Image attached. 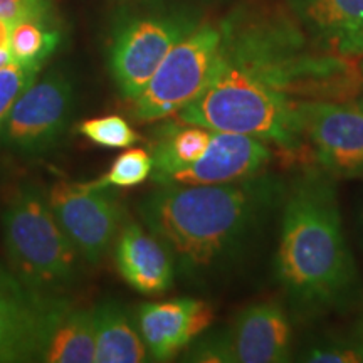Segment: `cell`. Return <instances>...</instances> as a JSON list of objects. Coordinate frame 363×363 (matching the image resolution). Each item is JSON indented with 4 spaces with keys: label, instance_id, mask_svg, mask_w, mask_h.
Returning <instances> with one entry per match:
<instances>
[{
    "label": "cell",
    "instance_id": "cell-1",
    "mask_svg": "<svg viewBox=\"0 0 363 363\" xmlns=\"http://www.w3.org/2000/svg\"><path fill=\"white\" fill-rule=\"evenodd\" d=\"M220 27L222 57L293 101H352L363 93L360 59L318 48L288 7L247 4Z\"/></svg>",
    "mask_w": 363,
    "mask_h": 363
},
{
    "label": "cell",
    "instance_id": "cell-2",
    "mask_svg": "<svg viewBox=\"0 0 363 363\" xmlns=\"http://www.w3.org/2000/svg\"><path fill=\"white\" fill-rule=\"evenodd\" d=\"M281 195L269 175L222 185L165 184L140 203L143 224L185 274H201L233 256Z\"/></svg>",
    "mask_w": 363,
    "mask_h": 363
},
{
    "label": "cell",
    "instance_id": "cell-3",
    "mask_svg": "<svg viewBox=\"0 0 363 363\" xmlns=\"http://www.w3.org/2000/svg\"><path fill=\"white\" fill-rule=\"evenodd\" d=\"M276 278L293 301L306 308L337 305L357 281L333 184L318 174L301 177L284 203Z\"/></svg>",
    "mask_w": 363,
    "mask_h": 363
},
{
    "label": "cell",
    "instance_id": "cell-4",
    "mask_svg": "<svg viewBox=\"0 0 363 363\" xmlns=\"http://www.w3.org/2000/svg\"><path fill=\"white\" fill-rule=\"evenodd\" d=\"M175 116L182 123L211 131L259 138L291 157H298L308 148L301 130L299 103L254 79L222 57V52L208 84Z\"/></svg>",
    "mask_w": 363,
    "mask_h": 363
},
{
    "label": "cell",
    "instance_id": "cell-5",
    "mask_svg": "<svg viewBox=\"0 0 363 363\" xmlns=\"http://www.w3.org/2000/svg\"><path fill=\"white\" fill-rule=\"evenodd\" d=\"M2 222L9 269L27 288L59 296L78 279L81 254L57 222L43 189L19 185Z\"/></svg>",
    "mask_w": 363,
    "mask_h": 363
},
{
    "label": "cell",
    "instance_id": "cell-6",
    "mask_svg": "<svg viewBox=\"0 0 363 363\" xmlns=\"http://www.w3.org/2000/svg\"><path fill=\"white\" fill-rule=\"evenodd\" d=\"M199 24L194 12L167 6H152L121 17L113 30L108 65L123 98L133 101L167 54Z\"/></svg>",
    "mask_w": 363,
    "mask_h": 363
},
{
    "label": "cell",
    "instance_id": "cell-7",
    "mask_svg": "<svg viewBox=\"0 0 363 363\" xmlns=\"http://www.w3.org/2000/svg\"><path fill=\"white\" fill-rule=\"evenodd\" d=\"M220 52V24L201 22L167 54L148 84L131 101L133 116L152 123L184 110L212 79Z\"/></svg>",
    "mask_w": 363,
    "mask_h": 363
},
{
    "label": "cell",
    "instance_id": "cell-8",
    "mask_svg": "<svg viewBox=\"0 0 363 363\" xmlns=\"http://www.w3.org/2000/svg\"><path fill=\"white\" fill-rule=\"evenodd\" d=\"M293 328L283 308L257 303L240 311L227 330L195 345L190 362L281 363L291 357Z\"/></svg>",
    "mask_w": 363,
    "mask_h": 363
},
{
    "label": "cell",
    "instance_id": "cell-9",
    "mask_svg": "<svg viewBox=\"0 0 363 363\" xmlns=\"http://www.w3.org/2000/svg\"><path fill=\"white\" fill-rule=\"evenodd\" d=\"M72 108L71 79L62 72H51L21 94L0 133V142L21 155H43L62 138Z\"/></svg>",
    "mask_w": 363,
    "mask_h": 363
},
{
    "label": "cell",
    "instance_id": "cell-10",
    "mask_svg": "<svg viewBox=\"0 0 363 363\" xmlns=\"http://www.w3.org/2000/svg\"><path fill=\"white\" fill-rule=\"evenodd\" d=\"M45 195L81 256L91 264L101 261L120 224V206L110 189L94 182L59 180Z\"/></svg>",
    "mask_w": 363,
    "mask_h": 363
},
{
    "label": "cell",
    "instance_id": "cell-11",
    "mask_svg": "<svg viewBox=\"0 0 363 363\" xmlns=\"http://www.w3.org/2000/svg\"><path fill=\"white\" fill-rule=\"evenodd\" d=\"M308 150L325 172L335 177L363 174V103H299Z\"/></svg>",
    "mask_w": 363,
    "mask_h": 363
},
{
    "label": "cell",
    "instance_id": "cell-12",
    "mask_svg": "<svg viewBox=\"0 0 363 363\" xmlns=\"http://www.w3.org/2000/svg\"><path fill=\"white\" fill-rule=\"evenodd\" d=\"M61 296L27 288L0 266V363L39 362L43 343Z\"/></svg>",
    "mask_w": 363,
    "mask_h": 363
},
{
    "label": "cell",
    "instance_id": "cell-13",
    "mask_svg": "<svg viewBox=\"0 0 363 363\" xmlns=\"http://www.w3.org/2000/svg\"><path fill=\"white\" fill-rule=\"evenodd\" d=\"M136 321L148 355L157 362H169L212 325L214 308L195 298L145 303L138 308Z\"/></svg>",
    "mask_w": 363,
    "mask_h": 363
},
{
    "label": "cell",
    "instance_id": "cell-14",
    "mask_svg": "<svg viewBox=\"0 0 363 363\" xmlns=\"http://www.w3.org/2000/svg\"><path fill=\"white\" fill-rule=\"evenodd\" d=\"M271 158L272 150L269 145L259 138L227 131H212L211 142L203 155L187 169L172 175L167 184H235L261 175Z\"/></svg>",
    "mask_w": 363,
    "mask_h": 363
},
{
    "label": "cell",
    "instance_id": "cell-15",
    "mask_svg": "<svg viewBox=\"0 0 363 363\" xmlns=\"http://www.w3.org/2000/svg\"><path fill=\"white\" fill-rule=\"evenodd\" d=\"M286 7L318 48L363 59V0H286Z\"/></svg>",
    "mask_w": 363,
    "mask_h": 363
},
{
    "label": "cell",
    "instance_id": "cell-16",
    "mask_svg": "<svg viewBox=\"0 0 363 363\" xmlns=\"http://www.w3.org/2000/svg\"><path fill=\"white\" fill-rule=\"evenodd\" d=\"M118 272L135 291L162 294L174 283V257L150 230L136 222L123 227L115 246Z\"/></svg>",
    "mask_w": 363,
    "mask_h": 363
},
{
    "label": "cell",
    "instance_id": "cell-17",
    "mask_svg": "<svg viewBox=\"0 0 363 363\" xmlns=\"http://www.w3.org/2000/svg\"><path fill=\"white\" fill-rule=\"evenodd\" d=\"M94 357V308H74L62 299L49 323L39 362L91 363Z\"/></svg>",
    "mask_w": 363,
    "mask_h": 363
},
{
    "label": "cell",
    "instance_id": "cell-18",
    "mask_svg": "<svg viewBox=\"0 0 363 363\" xmlns=\"http://www.w3.org/2000/svg\"><path fill=\"white\" fill-rule=\"evenodd\" d=\"M94 363H142L148 352L142 335L121 305L103 301L94 308Z\"/></svg>",
    "mask_w": 363,
    "mask_h": 363
},
{
    "label": "cell",
    "instance_id": "cell-19",
    "mask_svg": "<svg viewBox=\"0 0 363 363\" xmlns=\"http://www.w3.org/2000/svg\"><path fill=\"white\" fill-rule=\"evenodd\" d=\"M211 133V130L202 126L182 123V121L177 125H167L152 152V179L163 185L177 172L187 169L189 165L197 162L208 147Z\"/></svg>",
    "mask_w": 363,
    "mask_h": 363
},
{
    "label": "cell",
    "instance_id": "cell-20",
    "mask_svg": "<svg viewBox=\"0 0 363 363\" xmlns=\"http://www.w3.org/2000/svg\"><path fill=\"white\" fill-rule=\"evenodd\" d=\"M59 43L61 33L51 21H19L11 26L9 52L13 62L40 69L56 51Z\"/></svg>",
    "mask_w": 363,
    "mask_h": 363
},
{
    "label": "cell",
    "instance_id": "cell-21",
    "mask_svg": "<svg viewBox=\"0 0 363 363\" xmlns=\"http://www.w3.org/2000/svg\"><path fill=\"white\" fill-rule=\"evenodd\" d=\"M152 153L143 148H130L118 155L116 160L111 163L110 170L98 180H94V184L108 189L136 187V185L147 182V179L152 177Z\"/></svg>",
    "mask_w": 363,
    "mask_h": 363
},
{
    "label": "cell",
    "instance_id": "cell-22",
    "mask_svg": "<svg viewBox=\"0 0 363 363\" xmlns=\"http://www.w3.org/2000/svg\"><path fill=\"white\" fill-rule=\"evenodd\" d=\"M78 131L91 143L104 148H128L140 140L133 126L118 115L89 118L81 121Z\"/></svg>",
    "mask_w": 363,
    "mask_h": 363
},
{
    "label": "cell",
    "instance_id": "cell-23",
    "mask_svg": "<svg viewBox=\"0 0 363 363\" xmlns=\"http://www.w3.org/2000/svg\"><path fill=\"white\" fill-rule=\"evenodd\" d=\"M40 69L19 65V62H9L7 66L0 67V133L7 123L13 104L24 91L34 83Z\"/></svg>",
    "mask_w": 363,
    "mask_h": 363
},
{
    "label": "cell",
    "instance_id": "cell-24",
    "mask_svg": "<svg viewBox=\"0 0 363 363\" xmlns=\"http://www.w3.org/2000/svg\"><path fill=\"white\" fill-rule=\"evenodd\" d=\"M0 19L9 24L35 19L52 22L51 0H0Z\"/></svg>",
    "mask_w": 363,
    "mask_h": 363
},
{
    "label": "cell",
    "instance_id": "cell-25",
    "mask_svg": "<svg viewBox=\"0 0 363 363\" xmlns=\"http://www.w3.org/2000/svg\"><path fill=\"white\" fill-rule=\"evenodd\" d=\"M303 360L313 363H362L363 343H330L326 347H316L305 355Z\"/></svg>",
    "mask_w": 363,
    "mask_h": 363
},
{
    "label": "cell",
    "instance_id": "cell-26",
    "mask_svg": "<svg viewBox=\"0 0 363 363\" xmlns=\"http://www.w3.org/2000/svg\"><path fill=\"white\" fill-rule=\"evenodd\" d=\"M9 35H11V24L7 21L0 19V51L9 49Z\"/></svg>",
    "mask_w": 363,
    "mask_h": 363
},
{
    "label": "cell",
    "instance_id": "cell-27",
    "mask_svg": "<svg viewBox=\"0 0 363 363\" xmlns=\"http://www.w3.org/2000/svg\"><path fill=\"white\" fill-rule=\"evenodd\" d=\"M9 62H12L11 52H9V49H2V51H0V67L7 66Z\"/></svg>",
    "mask_w": 363,
    "mask_h": 363
},
{
    "label": "cell",
    "instance_id": "cell-28",
    "mask_svg": "<svg viewBox=\"0 0 363 363\" xmlns=\"http://www.w3.org/2000/svg\"><path fill=\"white\" fill-rule=\"evenodd\" d=\"M357 333H358V338H360V342L363 343V318L360 320V323L357 326Z\"/></svg>",
    "mask_w": 363,
    "mask_h": 363
},
{
    "label": "cell",
    "instance_id": "cell-29",
    "mask_svg": "<svg viewBox=\"0 0 363 363\" xmlns=\"http://www.w3.org/2000/svg\"><path fill=\"white\" fill-rule=\"evenodd\" d=\"M362 71H363V61H362ZM363 94V93H362Z\"/></svg>",
    "mask_w": 363,
    "mask_h": 363
}]
</instances>
